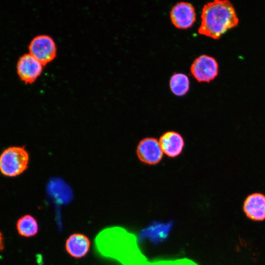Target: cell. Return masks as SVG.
<instances>
[{"instance_id":"3","label":"cell","mask_w":265,"mask_h":265,"mask_svg":"<svg viewBox=\"0 0 265 265\" xmlns=\"http://www.w3.org/2000/svg\"><path fill=\"white\" fill-rule=\"evenodd\" d=\"M29 154L25 146H10L0 155V172L6 177H15L27 168Z\"/></svg>"},{"instance_id":"10","label":"cell","mask_w":265,"mask_h":265,"mask_svg":"<svg viewBox=\"0 0 265 265\" xmlns=\"http://www.w3.org/2000/svg\"><path fill=\"white\" fill-rule=\"evenodd\" d=\"M243 211L246 216L254 221L265 219V195L255 192L248 195L243 204Z\"/></svg>"},{"instance_id":"2","label":"cell","mask_w":265,"mask_h":265,"mask_svg":"<svg viewBox=\"0 0 265 265\" xmlns=\"http://www.w3.org/2000/svg\"><path fill=\"white\" fill-rule=\"evenodd\" d=\"M198 32L214 39L236 27L239 19L232 3L228 0H215L205 4Z\"/></svg>"},{"instance_id":"11","label":"cell","mask_w":265,"mask_h":265,"mask_svg":"<svg viewBox=\"0 0 265 265\" xmlns=\"http://www.w3.org/2000/svg\"><path fill=\"white\" fill-rule=\"evenodd\" d=\"M91 241L85 235L75 233L70 235L65 243V250L71 257L81 259L84 257L91 247Z\"/></svg>"},{"instance_id":"6","label":"cell","mask_w":265,"mask_h":265,"mask_svg":"<svg viewBox=\"0 0 265 265\" xmlns=\"http://www.w3.org/2000/svg\"><path fill=\"white\" fill-rule=\"evenodd\" d=\"M136 153L141 162L149 165L159 163L163 154L159 141L151 137H145L139 141L136 147Z\"/></svg>"},{"instance_id":"4","label":"cell","mask_w":265,"mask_h":265,"mask_svg":"<svg viewBox=\"0 0 265 265\" xmlns=\"http://www.w3.org/2000/svg\"><path fill=\"white\" fill-rule=\"evenodd\" d=\"M29 53L43 66L51 61L56 56V48L53 39L48 35H39L30 41Z\"/></svg>"},{"instance_id":"1","label":"cell","mask_w":265,"mask_h":265,"mask_svg":"<svg viewBox=\"0 0 265 265\" xmlns=\"http://www.w3.org/2000/svg\"><path fill=\"white\" fill-rule=\"evenodd\" d=\"M133 234L119 226L102 230L94 240L98 253L106 258L115 260L122 265H145L147 259L137 244Z\"/></svg>"},{"instance_id":"13","label":"cell","mask_w":265,"mask_h":265,"mask_svg":"<svg viewBox=\"0 0 265 265\" xmlns=\"http://www.w3.org/2000/svg\"><path fill=\"white\" fill-rule=\"evenodd\" d=\"M16 227L18 233L26 238L35 236L39 231L37 220L30 214H26L20 218L17 221Z\"/></svg>"},{"instance_id":"8","label":"cell","mask_w":265,"mask_h":265,"mask_svg":"<svg viewBox=\"0 0 265 265\" xmlns=\"http://www.w3.org/2000/svg\"><path fill=\"white\" fill-rule=\"evenodd\" d=\"M172 23L178 28L187 29L192 26L196 21L194 6L187 2H179L174 5L170 11Z\"/></svg>"},{"instance_id":"15","label":"cell","mask_w":265,"mask_h":265,"mask_svg":"<svg viewBox=\"0 0 265 265\" xmlns=\"http://www.w3.org/2000/svg\"><path fill=\"white\" fill-rule=\"evenodd\" d=\"M145 265H197L193 261L187 259L170 260H159L152 262H147Z\"/></svg>"},{"instance_id":"5","label":"cell","mask_w":265,"mask_h":265,"mask_svg":"<svg viewBox=\"0 0 265 265\" xmlns=\"http://www.w3.org/2000/svg\"><path fill=\"white\" fill-rule=\"evenodd\" d=\"M190 72L198 81L209 82L218 75V64L213 57L201 55L193 62Z\"/></svg>"},{"instance_id":"14","label":"cell","mask_w":265,"mask_h":265,"mask_svg":"<svg viewBox=\"0 0 265 265\" xmlns=\"http://www.w3.org/2000/svg\"><path fill=\"white\" fill-rule=\"evenodd\" d=\"M170 88L172 93L176 96L185 95L188 91L189 81L186 75L182 73H175L169 81Z\"/></svg>"},{"instance_id":"7","label":"cell","mask_w":265,"mask_h":265,"mask_svg":"<svg viewBox=\"0 0 265 265\" xmlns=\"http://www.w3.org/2000/svg\"><path fill=\"white\" fill-rule=\"evenodd\" d=\"M173 225L172 221L167 222L154 221L139 232L137 240L141 243L145 240H149L154 244H158L167 238Z\"/></svg>"},{"instance_id":"12","label":"cell","mask_w":265,"mask_h":265,"mask_svg":"<svg viewBox=\"0 0 265 265\" xmlns=\"http://www.w3.org/2000/svg\"><path fill=\"white\" fill-rule=\"evenodd\" d=\"M159 143L164 154L169 158L179 156L185 146L184 138L179 132L169 131L163 133L160 137Z\"/></svg>"},{"instance_id":"16","label":"cell","mask_w":265,"mask_h":265,"mask_svg":"<svg viewBox=\"0 0 265 265\" xmlns=\"http://www.w3.org/2000/svg\"><path fill=\"white\" fill-rule=\"evenodd\" d=\"M4 248L3 240L1 233L0 232V251H2Z\"/></svg>"},{"instance_id":"9","label":"cell","mask_w":265,"mask_h":265,"mask_svg":"<svg viewBox=\"0 0 265 265\" xmlns=\"http://www.w3.org/2000/svg\"><path fill=\"white\" fill-rule=\"evenodd\" d=\"M43 65L30 53L20 56L17 64V71L20 79L26 83H32L40 75Z\"/></svg>"}]
</instances>
